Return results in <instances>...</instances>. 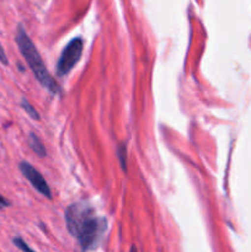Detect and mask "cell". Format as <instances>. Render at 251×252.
I'll return each mask as SVG.
<instances>
[{
  "label": "cell",
  "instance_id": "obj_10",
  "mask_svg": "<svg viewBox=\"0 0 251 252\" xmlns=\"http://www.w3.org/2000/svg\"><path fill=\"white\" fill-rule=\"evenodd\" d=\"M10 201L9 199H6L5 197H2L1 194H0V209H5L7 208V207H10Z\"/></svg>",
  "mask_w": 251,
  "mask_h": 252
},
{
  "label": "cell",
  "instance_id": "obj_4",
  "mask_svg": "<svg viewBox=\"0 0 251 252\" xmlns=\"http://www.w3.org/2000/svg\"><path fill=\"white\" fill-rule=\"evenodd\" d=\"M19 169L20 171H21V174L25 176V179L32 185V187H33L37 192H39L42 196L47 197V198H52L51 189H49L48 184H47L46 180L43 179L41 172L37 171V170L27 161L20 162Z\"/></svg>",
  "mask_w": 251,
  "mask_h": 252
},
{
  "label": "cell",
  "instance_id": "obj_6",
  "mask_svg": "<svg viewBox=\"0 0 251 252\" xmlns=\"http://www.w3.org/2000/svg\"><path fill=\"white\" fill-rule=\"evenodd\" d=\"M116 155L118 157V160H120L121 167L125 172H127V147L123 143H120L116 149Z\"/></svg>",
  "mask_w": 251,
  "mask_h": 252
},
{
  "label": "cell",
  "instance_id": "obj_11",
  "mask_svg": "<svg viewBox=\"0 0 251 252\" xmlns=\"http://www.w3.org/2000/svg\"><path fill=\"white\" fill-rule=\"evenodd\" d=\"M129 252H137V249H135L134 246H132V249H130Z\"/></svg>",
  "mask_w": 251,
  "mask_h": 252
},
{
  "label": "cell",
  "instance_id": "obj_9",
  "mask_svg": "<svg viewBox=\"0 0 251 252\" xmlns=\"http://www.w3.org/2000/svg\"><path fill=\"white\" fill-rule=\"evenodd\" d=\"M0 63L4 64V65H9V59H7L6 53H5L4 48H2L1 43H0Z\"/></svg>",
  "mask_w": 251,
  "mask_h": 252
},
{
  "label": "cell",
  "instance_id": "obj_2",
  "mask_svg": "<svg viewBox=\"0 0 251 252\" xmlns=\"http://www.w3.org/2000/svg\"><path fill=\"white\" fill-rule=\"evenodd\" d=\"M15 41H16V44L17 47H19L20 52H21L22 57H24L25 61L27 62L30 69H31L32 73H33L34 78L39 81V84H41L44 89H47L49 93L53 94V95H57V94L61 93V88H59L57 81L53 79V76H52L51 74H49V71L47 70L41 54L37 51L36 46H34L33 42L31 41L29 34L26 33V31H25L24 26H22L21 24H20L16 29Z\"/></svg>",
  "mask_w": 251,
  "mask_h": 252
},
{
  "label": "cell",
  "instance_id": "obj_3",
  "mask_svg": "<svg viewBox=\"0 0 251 252\" xmlns=\"http://www.w3.org/2000/svg\"><path fill=\"white\" fill-rule=\"evenodd\" d=\"M83 48L84 41L80 37L73 38L66 44L65 48L62 52L61 57H59L58 63H57V74L59 76L66 75L75 66V64L80 59L81 54H83Z\"/></svg>",
  "mask_w": 251,
  "mask_h": 252
},
{
  "label": "cell",
  "instance_id": "obj_5",
  "mask_svg": "<svg viewBox=\"0 0 251 252\" xmlns=\"http://www.w3.org/2000/svg\"><path fill=\"white\" fill-rule=\"evenodd\" d=\"M29 144H30V148H31L32 150H33L34 153H36L38 157L41 158H44L47 155V152H46V148L43 147V144H42V142L39 140V138L37 137L34 133H30L29 135Z\"/></svg>",
  "mask_w": 251,
  "mask_h": 252
},
{
  "label": "cell",
  "instance_id": "obj_1",
  "mask_svg": "<svg viewBox=\"0 0 251 252\" xmlns=\"http://www.w3.org/2000/svg\"><path fill=\"white\" fill-rule=\"evenodd\" d=\"M65 223L69 233L78 239L83 251L94 250L107 228V221L98 218L94 209L84 202L73 203L65 209Z\"/></svg>",
  "mask_w": 251,
  "mask_h": 252
},
{
  "label": "cell",
  "instance_id": "obj_8",
  "mask_svg": "<svg viewBox=\"0 0 251 252\" xmlns=\"http://www.w3.org/2000/svg\"><path fill=\"white\" fill-rule=\"evenodd\" d=\"M12 244H14V245L16 246L19 250H21L22 252H36V251L32 250V249L30 248V246L27 245V244L25 243V241L22 240L20 236H15V238L12 239Z\"/></svg>",
  "mask_w": 251,
  "mask_h": 252
},
{
  "label": "cell",
  "instance_id": "obj_7",
  "mask_svg": "<svg viewBox=\"0 0 251 252\" xmlns=\"http://www.w3.org/2000/svg\"><path fill=\"white\" fill-rule=\"evenodd\" d=\"M21 107L24 108L25 112H26L27 115L32 118V120H36V121L39 120V113L34 110L33 106H32L31 103L26 100V98H22L21 100Z\"/></svg>",
  "mask_w": 251,
  "mask_h": 252
}]
</instances>
